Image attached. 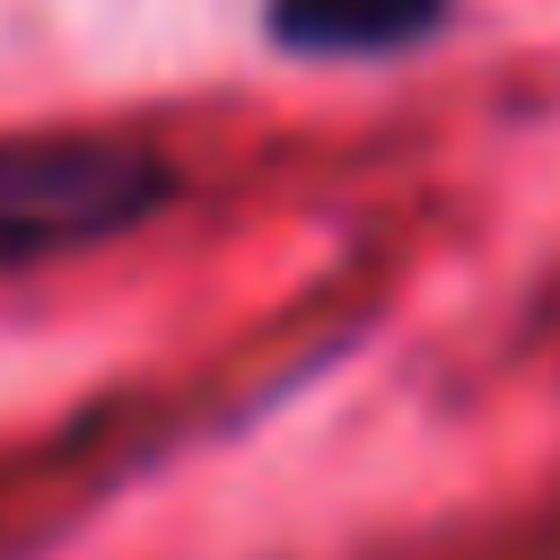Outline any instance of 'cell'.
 Wrapping results in <instances>:
<instances>
[{"label":"cell","instance_id":"cell-1","mask_svg":"<svg viewBox=\"0 0 560 560\" xmlns=\"http://www.w3.org/2000/svg\"><path fill=\"white\" fill-rule=\"evenodd\" d=\"M175 166L140 140H0V271L88 254L175 201Z\"/></svg>","mask_w":560,"mask_h":560},{"label":"cell","instance_id":"cell-2","mask_svg":"<svg viewBox=\"0 0 560 560\" xmlns=\"http://www.w3.org/2000/svg\"><path fill=\"white\" fill-rule=\"evenodd\" d=\"M262 26L298 61H394L455 26V0H262Z\"/></svg>","mask_w":560,"mask_h":560}]
</instances>
